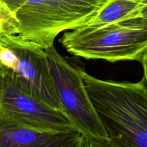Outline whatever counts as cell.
<instances>
[{
  "mask_svg": "<svg viewBox=\"0 0 147 147\" xmlns=\"http://www.w3.org/2000/svg\"><path fill=\"white\" fill-rule=\"evenodd\" d=\"M17 23L8 9L0 1V34H17Z\"/></svg>",
  "mask_w": 147,
  "mask_h": 147,
  "instance_id": "obj_9",
  "label": "cell"
},
{
  "mask_svg": "<svg viewBox=\"0 0 147 147\" xmlns=\"http://www.w3.org/2000/svg\"><path fill=\"white\" fill-rule=\"evenodd\" d=\"M0 73L11 78L46 106L64 113L44 49L18 34H0Z\"/></svg>",
  "mask_w": 147,
  "mask_h": 147,
  "instance_id": "obj_4",
  "label": "cell"
},
{
  "mask_svg": "<svg viewBox=\"0 0 147 147\" xmlns=\"http://www.w3.org/2000/svg\"><path fill=\"white\" fill-rule=\"evenodd\" d=\"M0 118L38 130L76 131L63 112L46 106L14 80L0 73Z\"/></svg>",
  "mask_w": 147,
  "mask_h": 147,
  "instance_id": "obj_6",
  "label": "cell"
},
{
  "mask_svg": "<svg viewBox=\"0 0 147 147\" xmlns=\"http://www.w3.org/2000/svg\"><path fill=\"white\" fill-rule=\"evenodd\" d=\"M59 42L69 53L87 60L140 62L147 50V20L83 26L66 31Z\"/></svg>",
  "mask_w": 147,
  "mask_h": 147,
  "instance_id": "obj_3",
  "label": "cell"
},
{
  "mask_svg": "<svg viewBox=\"0 0 147 147\" xmlns=\"http://www.w3.org/2000/svg\"><path fill=\"white\" fill-rule=\"evenodd\" d=\"M84 147H129L126 144L112 139L106 140H95L86 139Z\"/></svg>",
  "mask_w": 147,
  "mask_h": 147,
  "instance_id": "obj_11",
  "label": "cell"
},
{
  "mask_svg": "<svg viewBox=\"0 0 147 147\" xmlns=\"http://www.w3.org/2000/svg\"><path fill=\"white\" fill-rule=\"evenodd\" d=\"M85 143L77 131L38 130L0 118V147H84Z\"/></svg>",
  "mask_w": 147,
  "mask_h": 147,
  "instance_id": "obj_7",
  "label": "cell"
},
{
  "mask_svg": "<svg viewBox=\"0 0 147 147\" xmlns=\"http://www.w3.org/2000/svg\"><path fill=\"white\" fill-rule=\"evenodd\" d=\"M109 0H0L15 18L18 35L46 50L60 33L87 24Z\"/></svg>",
  "mask_w": 147,
  "mask_h": 147,
  "instance_id": "obj_2",
  "label": "cell"
},
{
  "mask_svg": "<svg viewBox=\"0 0 147 147\" xmlns=\"http://www.w3.org/2000/svg\"><path fill=\"white\" fill-rule=\"evenodd\" d=\"M133 19H144L147 20V0H140L138 5L132 11L124 17L120 22Z\"/></svg>",
  "mask_w": 147,
  "mask_h": 147,
  "instance_id": "obj_10",
  "label": "cell"
},
{
  "mask_svg": "<svg viewBox=\"0 0 147 147\" xmlns=\"http://www.w3.org/2000/svg\"><path fill=\"white\" fill-rule=\"evenodd\" d=\"M140 0H109L95 17L84 26L100 27L119 22L132 11Z\"/></svg>",
  "mask_w": 147,
  "mask_h": 147,
  "instance_id": "obj_8",
  "label": "cell"
},
{
  "mask_svg": "<svg viewBox=\"0 0 147 147\" xmlns=\"http://www.w3.org/2000/svg\"><path fill=\"white\" fill-rule=\"evenodd\" d=\"M140 63L142 65L143 69H144V78L147 84V50L141 57Z\"/></svg>",
  "mask_w": 147,
  "mask_h": 147,
  "instance_id": "obj_12",
  "label": "cell"
},
{
  "mask_svg": "<svg viewBox=\"0 0 147 147\" xmlns=\"http://www.w3.org/2000/svg\"><path fill=\"white\" fill-rule=\"evenodd\" d=\"M52 80L65 114L86 139H109L94 108L78 67L68 63L54 45L46 50Z\"/></svg>",
  "mask_w": 147,
  "mask_h": 147,
  "instance_id": "obj_5",
  "label": "cell"
},
{
  "mask_svg": "<svg viewBox=\"0 0 147 147\" xmlns=\"http://www.w3.org/2000/svg\"><path fill=\"white\" fill-rule=\"evenodd\" d=\"M94 108L110 139L147 147V84L102 80L78 67Z\"/></svg>",
  "mask_w": 147,
  "mask_h": 147,
  "instance_id": "obj_1",
  "label": "cell"
}]
</instances>
